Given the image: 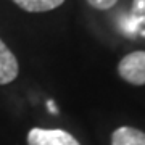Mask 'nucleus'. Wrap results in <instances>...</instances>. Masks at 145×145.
Returning a JSON list of instances; mask_svg holds the SVG:
<instances>
[{
	"mask_svg": "<svg viewBox=\"0 0 145 145\" xmlns=\"http://www.w3.org/2000/svg\"><path fill=\"white\" fill-rule=\"evenodd\" d=\"M118 74L121 79L132 86H144L145 84V52L127 53L121 61L118 63Z\"/></svg>",
	"mask_w": 145,
	"mask_h": 145,
	"instance_id": "f257e3e1",
	"label": "nucleus"
},
{
	"mask_svg": "<svg viewBox=\"0 0 145 145\" xmlns=\"http://www.w3.org/2000/svg\"><path fill=\"white\" fill-rule=\"evenodd\" d=\"M27 145H81L69 132L63 129L34 127L27 134Z\"/></svg>",
	"mask_w": 145,
	"mask_h": 145,
	"instance_id": "f03ea898",
	"label": "nucleus"
},
{
	"mask_svg": "<svg viewBox=\"0 0 145 145\" xmlns=\"http://www.w3.org/2000/svg\"><path fill=\"white\" fill-rule=\"evenodd\" d=\"M126 36H140L145 39V0H132L129 15L121 21Z\"/></svg>",
	"mask_w": 145,
	"mask_h": 145,
	"instance_id": "7ed1b4c3",
	"label": "nucleus"
},
{
	"mask_svg": "<svg viewBox=\"0 0 145 145\" xmlns=\"http://www.w3.org/2000/svg\"><path fill=\"white\" fill-rule=\"evenodd\" d=\"M18 72H20L18 60L5 45V42L0 39V86L13 82L18 78Z\"/></svg>",
	"mask_w": 145,
	"mask_h": 145,
	"instance_id": "20e7f679",
	"label": "nucleus"
},
{
	"mask_svg": "<svg viewBox=\"0 0 145 145\" xmlns=\"http://www.w3.org/2000/svg\"><path fill=\"white\" fill-rule=\"evenodd\" d=\"M111 145H145V132L131 126H121L111 134Z\"/></svg>",
	"mask_w": 145,
	"mask_h": 145,
	"instance_id": "39448f33",
	"label": "nucleus"
},
{
	"mask_svg": "<svg viewBox=\"0 0 145 145\" xmlns=\"http://www.w3.org/2000/svg\"><path fill=\"white\" fill-rule=\"evenodd\" d=\"M21 10L29 13H44V11L55 10L65 0H13Z\"/></svg>",
	"mask_w": 145,
	"mask_h": 145,
	"instance_id": "423d86ee",
	"label": "nucleus"
},
{
	"mask_svg": "<svg viewBox=\"0 0 145 145\" xmlns=\"http://www.w3.org/2000/svg\"><path fill=\"white\" fill-rule=\"evenodd\" d=\"M87 3L95 10H110L118 3V0H87Z\"/></svg>",
	"mask_w": 145,
	"mask_h": 145,
	"instance_id": "0eeeda50",
	"label": "nucleus"
},
{
	"mask_svg": "<svg viewBox=\"0 0 145 145\" xmlns=\"http://www.w3.org/2000/svg\"><path fill=\"white\" fill-rule=\"evenodd\" d=\"M47 108L50 110V111H52L53 114H58V108L55 106V103H53V100H48V102H47Z\"/></svg>",
	"mask_w": 145,
	"mask_h": 145,
	"instance_id": "6e6552de",
	"label": "nucleus"
}]
</instances>
